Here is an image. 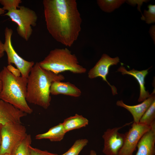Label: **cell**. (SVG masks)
I'll list each match as a JSON object with an SVG mask.
<instances>
[{
	"label": "cell",
	"mask_w": 155,
	"mask_h": 155,
	"mask_svg": "<svg viewBox=\"0 0 155 155\" xmlns=\"http://www.w3.org/2000/svg\"><path fill=\"white\" fill-rule=\"evenodd\" d=\"M119 60L118 57L113 58L106 54H102L95 66L89 71L88 77L90 79L97 77L101 78L111 87L113 95L117 94V88L114 86L111 85L107 80L106 78L108 73L110 67L117 64L119 62Z\"/></svg>",
	"instance_id": "10"
},
{
	"label": "cell",
	"mask_w": 155,
	"mask_h": 155,
	"mask_svg": "<svg viewBox=\"0 0 155 155\" xmlns=\"http://www.w3.org/2000/svg\"><path fill=\"white\" fill-rule=\"evenodd\" d=\"M137 147L138 150L135 155H155V121L141 137Z\"/></svg>",
	"instance_id": "12"
},
{
	"label": "cell",
	"mask_w": 155,
	"mask_h": 155,
	"mask_svg": "<svg viewBox=\"0 0 155 155\" xmlns=\"http://www.w3.org/2000/svg\"><path fill=\"white\" fill-rule=\"evenodd\" d=\"M150 127L151 125L133 122L131 128L125 133L124 143L118 155H133L140 140Z\"/></svg>",
	"instance_id": "8"
},
{
	"label": "cell",
	"mask_w": 155,
	"mask_h": 155,
	"mask_svg": "<svg viewBox=\"0 0 155 155\" xmlns=\"http://www.w3.org/2000/svg\"><path fill=\"white\" fill-rule=\"evenodd\" d=\"M5 41L3 43L5 52L7 56L8 65L14 64L20 71L21 76L27 78L34 65L33 61H28L21 57L16 51L12 44V29L6 27L5 30Z\"/></svg>",
	"instance_id": "7"
},
{
	"label": "cell",
	"mask_w": 155,
	"mask_h": 155,
	"mask_svg": "<svg viewBox=\"0 0 155 155\" xmlns=\"http://www.w3.org/2000/svg\"><path fill=\"white\" fill-rule=\"evenodd\" d=\"M30 155H59L51 153L46 150H42L30 146Z\"/></svg>",
	"instance_id": "24"
},
{
	"label": "cell",
	"mask_w": 155,
	"mask_h": 155,
	"mask_svg": "<svg viewBox=\"0 0 155 155\" xmlns=\"http://www.w3.org/2000/svg\"><path fill=\"white\" fill-rule=\"evenodd\" d=\"M2 86V82L0 80V92L1 91Z\"/></svg>",
	"instance_id": "32"
},
{
	"label": "cell",
	"mask_w": 155,
	"mask_h": 155,
	"mask_svg": "<svg viewBox=\"0 0 155 155\" xmlns=\"http://www.w3.org/2000/svg\"><path fill=\"white\" fill-rule=\"evenodd\" d=\"M2 126H0V149L1 144V129Z\"/></svg>",
	"instance_id": "31"
},
{
	"label": "cell",
	"mask_w": 155,
	"mask_h": 155,
	"mask_svg": "<svg viewBox=\"0 0 155 155\" xmlns=\"http://www.w3.org/2000/svg\"><path fill=\"white\" fill-rule=\"evenodd\" d=\"M2 155H10L8 154H3Z\"/></svg>",
	"instance_id": "33"
},
{
	"label": "cell",
	"mask_w": 155,
	"mask_h": 155,
	"mask_svg": "<svg viewBox=\"0 0 155 155\" xmlns=\"http://www.w3.org/2000/svg\"><path fill=\"white\" fill-rule=\"evenodd\" d=\"M6 67L8 70L14 75L16 77L21 76V73L20 71L17 68L14 67L11 64L8 65Z\"/></svg>",
	"instance_id": "25"
},
{
	"label": "cell",
	"mask_w": 155,
	"mask_h": 155,
	"mask_svg": "<svg viewBox=\"0 0 155 155\" xmlns=\"http://www.w3.org/2000/svg\"><path fill=\"white\" fill-rule=\"evenodd\" d=\"M88 142V140L86 139L77 140L68 150L61 155H78Z\"/></svg>",
	"instance_id": "21"
},
{
	"label": "cell",
	"mask_w": 155,
	"mask_h": 155,
	"mask_svg": "<svg viewBox=\"0 0 155 155\" xmlns=\"http://www.w3.org/2000/svg\"><path fill=\"white\" fill-rule=\"evenodd\" d=\"M5 11L2 8L0 7V16L4 14Z\"/></svg>",
	"instance_id": "30"
},
{
	"label": "cell",
	"mask_w": 155,
	"mask_h": 155,
	"mask_svg": "<svg viewBox=\"0 0 155 155\" xmlns=\"http://www.w3.org/2000/svg\"><path fill=\"white\" fill-rule=\"evenodd\" d=\"M38 63L42 68L57 74L66 71L75 74L85 73L86 71V68L79 64L76 55L67 48L51 50Z\"/></svg>",
	"instance_id": "4"
},
{
	"label": "cell",
	"mask_w": 155,
	"mask_h": 155,
	"mask_svg": "<svg viewBox=\"0 0 155 155\" xmlns=\"http://www.w3.org/2000/svg\"><path fill=\"white\" fill-rule=\"evenodd\" d=\"M4 15L9 17L12 22L17 24L18 34L25 40L28 41L32 34V27L36 25L38 17L35 11L21 5L18 9L8 11Z\"/></svg>",
	"instance_id": "5"
},
{
	"label": "cell",
	"mask_w": 155,
	"mask_h": 155,
	"mask_svg": "<svg viewBox=\"0 0 155 155\" xmlns=\"http://www.w3.org/2000/svg\"><path fill=\"white\" fill-rule=\"evenodd\" d=\"M22 2L21 0H0V3L3 6V9L8 11L18 9Z\"/></svg>",
	"instance_id": "23"
},
{
	"label": "cell",
	"mask_w": 155,
	"mask_h": 155,
	"mask_svg": "<svg viewBox=\"0 0 155 155\" xmlns=\"http://www.w3.org/2000/svg\"><path fill=\"white\" fill-rule=\"evenodd\" d=\"M64 79L63 75L44 69L36 62L27 78L26 101L45 109L48 108L51 100L50 88L52 83Z\"/></svg>",
	"instance_id": "2"
},
{
	"label": "cell",
	"mask_w": 155,
	"mask_h": 155,
	"mask_svg": "<svg viewBox=\"0 0 155 155\" xmlns=\"http://www.w3.org/2000/svg\"><path fill=\"white\" fill-rule=\"evenodd\" d=\"M125 1L123 0H98L97 2L102 11L107 13H111L119 8Z\"/></svg>",
	"instance_id": "18"
},
{
	"label": "cell",
	"mask_w": 155,
	"mask_h": 155,
	"mask_svg": "<svg viewBox=\"0 0 155 155\" xmlns=\"http://www.w3.org/2000/svg\"><path fill=\"white\" fill-rule=\"evenodd\" d=\"M155 121V100L140 119L139 123L150 126Z\"/></svg>",
	"instance_id": "20"
},
{
	"label": "cell",
	"mask_w": 155,
	"mask_h": 155,
	"mask_svg": "<svg viewBox=\"0 0 155 155\" xmlns=\"http://www.w3.org/2000/svg\"><path fill=\"white\" fill-rule=\"evenodd\" d=\"M148 69L146 70L138 71L133 69L129 71L122 65L117 69V71L121 72L123 75L128 74L133 76L136 79L140 87V95L138 101L140 102H143L149 97L151 94L148 91L146 90L145 86V79L148 73Z\"/></svg>",
	"instance_id": "14"
},
{
	"label": "cell",
	"mask_w": 155,
	"mask_h": 155,
	"mask_svg": "<svg viewBox=\"0 0 155 155\" xmlns=\"http://www.w3.org/2000/svg\"><path fill=\"white\" fill-rule=\"evenodd\" d=\"M155 100V90L150 96L139 104L130 106L125 104L122 100H118L116 102L117 106L123 107L129 111L132 115L133 122L138 123L142 115Z\"/></svg>",
	"instance_id": "13"
},
{
	"label": "cell",
	"mask_w": 155,
	"mask_h": 155,
	"mask_svg": "<svg viewBox=\"0 0 155 155\" xmlns=\"http://www.w3.org/2000/svg\"><path fill=\"white\" fill-rule=\"evenodd\" d=\"M66 133L62 123H59L50 128L47 132L36 135L35 138L36 140L48 139L51 142H59L63 139Z\"/></svg>",
	"instance_id": "16"
},
{
	"label": "cell",
	"mask_w": 155,
	"mask_h": 155,
	"mask_svg": "<svg viewBox=\"0 0 155 155\" xmlns=\"http://www.w3.org/2000/svg\"><path fill=\"white\" fill-rule=\"evenodd\" d=\"M32 142L30 134H28L26 138L13 150L10 155H30V146Z\"/></svg>",
	"instance_id": "19"
},
{
	"label": "cell",
	"mask_w": 155,
	"mask_h": 155,
	"mask_svg": "<svg viewBox=\"0 0 155 155\" xmlns=\"http://www.w3.org/2000/svg\"><path fill=\"white\" fill-rule=\"evenodd\" d=\"M148 10H144L143 15L141 18L149 24L155 22V5L150 4L148 6Z\"/></svg>",
	"instance_id": "22"
},
{
	"label": "cell",
	"mask_w": 155,
	"mask_h": 155,
	"mask_svg": "<svg viewBox=\"0 0 155 155\" xmlns=\"http://www.w3.org/2000/svg\"><path fill=\"white\" fill-rule=\"evenodd\" d=\"M27 115L11 104L0 100V126L22 123L21 118Z\"/></svg>",
	"instance_id": "11"
},
{
	"label": "cell",
	"mask_w": 155,
	"mask_h": 155,
	"mask_svg": "<svg viewBox=\"0 0 155 155\" xmlns=\"http://www.w3.org/2000/svg\"><path fill=\"white\" fill-rule=\"evenodd\" d=\"M132 122L126 123L122 126L108 129L102 137L104 140V146L102 151L105 155H118L125 140V134L121 133L119 130L129 125Z\"/></svg>",
	"instance_id": "9"
},
{
	"label": "cell",
	"mask_w": 155,
	"mask_h": 155,
	"mask_svg": "<svg viewBox=\"0 0 155 155\" xmlns=\"http://www.w3.org/2000/svg\"><path fill=\"white\" fill-rule=\"evenodd\" d=\"M89 121L82 115L76 114L74 116L65 119L62 123L66 133L72 130L78 129L88 125Z\"/></svg>",
	"instance_id": "17"
},
{
	"label": "cell",
	"mask_w": 155,
	"mask_h": 155,
	"mask_svg": "<svg viewBox=\"0 0 155 155\" xmlns=\"http://www.w3.org/2000/svg\"><path fill=\"white\" fill-rule=\"evenodd\" d=\"M155 25H153L151 26L149 30V32L150 35L153 40L154 43L155 41Z\"/></svg>",
	"instance_id": "27"
},
{
	"label": "cell",
	"mask_w": 155,
	"mask_h": 155,
	"mask_svg": "<svg viewBox=\"0 0 155 155\" xmlns=\"http://www.w3.org/2000/svg\"><path fill=\"white\" fill-rule=\"evenodd\" d=\"M88 155H97L96 152L94 150H91L90 153V154Z\"/></svg>",
	"instance_id": "29"
},
{
	"label": "cell",
	"mask_w": 155,
	"mask_h": 155,
	"mask_svg": "<svg viewBox=\"0 0 155 155\" xmlns=\"http://www.w3.org/2000/svg\"><path fill=\"white\" fill-rule=\"evenodd\" d=\"M25 127L22 123H12L1 126L0 155H11L14 149L26 137Z\"/></svg>",
	"instance_id": "6"
},
{
	"label": "cell",
	"mask_w": 155,
	"mask_h": 155,
	"mask_svg": "<svg viewBox=\"0 0 155 155\" xmlns=\"http://www.w3.org/2000/svg\"><path fill=\"white\" fill-rule=\"evenodd\" d=\"M50 94L53 95L63 94L74 97L80 96L82 92L75 85L69 82L61 81L53 82L50 88Z\"/></svg>",
	"instance_id": "15"
},
{
	"label": "cell",
	"mask_w": 155,
	"mask_h": 155,
	"mask_svg": "<svg viewBox=\"0 0 155 155\" xmlns=\"http://www.w3.org/2000/svg\"><path fill=\"white\" fill-rule=\"evenodd\" d=\"M0 80L2 83L0 99L13 105L27 114H30L32 109L26 100L27 78L16 77L4 67L0 71Z\"/></svg>",
	"instance_id": "3"
},
{
	"label": "cell",
	"mask_w": 155,
	"mask_h": 155,
	"mask_svg": "<svg viewBox=\"0 0 155 155\" xmlns=\"http://www.w3.org/2000/svg\"><path fill=\"white\" fill-rule=\"evenodd\" d=\"M47 29L57 42L70 47L78 39L82 20L75 0H44Z\"/></svg>",
	"instance_id": "1"
},
{
	"label": "cell",
	"mask_w": 155,
	"mask_h": 155,
	"mask_svg": "<svg viewBox=\"0 0 155 155\" xmlns=\"http://www.w3.org/2000/svg\"><path fill=\"white\" fill-rule=\"evenodd\" d=\"M128 3L131 4L133 5V4H137L138 5V9L141 12L140 7L141 6L143 2L146 1V0H140V1H136V0H128L127 1Z\"/></svg>",
	"instance_id": "26"
},
{
	"label": "cell",
	"mask_w": 155,
	"mask_h": 155,
	"mask_svg": "<svg viewBox=\"0 0 155 155\" xmlns=\"http://www.w3.org/2000/svg\"><path fill=\"white\" fill-rule=\"evenodd\" d=\"M4 53L3 43L0 40V59L3 56Z\"/></svg>",
	"instance_id": "28"
}]
</instances>
